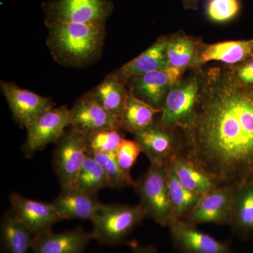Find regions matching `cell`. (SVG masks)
Segmentation results:
<instances>
[{
    "label": "cell",
    "instance_id": "cell-32",
    "mask_svg": "<svg viewBox=\"0 0 253 253\" xmlns=\"http://www.w3.org/2000/svg\"><path fill=\"white\" fill-rule=\"evenodd\" d=\"M230 67L240 82L248 85H253V58Z\"/></svg>",
    "mask_w": 253,
    "mask_h": 253
},
{
    "label": "cell",
    "instance_id": "cell-6",
    "mask_svg": "<svg viewBox=\"0 0 253 253\" xmlns=\"http://www.w3.org/2000/svg\"><path fill=\"white\" fill-rule=\"evenodd\" d=\"M44 23L106 24L114 5L111 0H47L42 4Z\"/></svg>",
    "mask_w": 253,
    "mask_h": 253
},
{
    "label": "cell",
    "instance_id": "cell-20",
    "mask_svg": "<svg viewBox=\"0 0 253 253\" xmlns=\"http://www.w3.org/2000/svg\"><path fill=\"white\" fill-rule=\"evenodd\" d=\"M240 239L253 236V175L236 184L231 225Z\"/></svg>",
    "mask_w": 253,
    "mask_h": 253
},
{
    "label": "cell",
    "instance_id": "cell-11",
    "mask_svg": "<svg viewBox=\"0 0 253 253\" xmlns=\"http://www.w3.org/2000/svg\"><path fill=\"white\" fill-rule=\"evenodd\" d=\"M70 111L71 127L86 135L106 129H122L119 118L105 110L89 92L81 96Z\"/></svg>",
    "mask_w": 253,
    "mask_h": 253
},
{
    "label": "cell",
    "instance_id": "cell-34",
    "mask_svg": "<svg viewBox=\"0 0 253 253\" xmlns=\"http://www.w3.org/2000/svg\"><path fill=\"white\" fill-rule=\"evenodd\" d=\"M201 0H181L183 6L186 9L196 10L199 8Z\"/></svg>",
    "mask_w": 253,
    "mask_h": 253
},
{
    "label": "cell",
    "instance_id": "cell-12",
    "mask_svg": "<svg viewBox=\"0 0 253 253\" xmlns=\"http://www.w3.org/2000/svg\"><path fill=\"white\" fill-rule=\"evenodd\" d=\"M134 135L151 164L166 166L179 154V141L176 131L164 127L158 122Z\"/></svg>",
    "mask_w": 253,
    "mask_h": 253
},
{
    "label": "cell",
    "instance_id": "cell-25",
    "mask_svg": "<svg viewBox=\"0 0 253 253\" xmlns=\"http://www.w3.org/2000/svg\"><path fill=\"white\" fill-rule=\"evenodd\" d=\"M33 234L10 211L1 224V244L6 253H28L32 249Z\"/></svg>",
    "mask_w": 253,
    "mask_h": 253
},
{
    "label": "cell",
    "instance_id": "cell-29",
    "mask_svg": "<svg viewBox=\"0 0 253 253\" xmlns=\"http://www.w3.org/2000/svg\"><path fill=\"white\" fill-rule=\"evenodd\" d=\"M122 129H106L86 135L88 152L116 154L125 139Z\"/></svg>",
    "mask_w": 253,
    "mask_h": 253
},
{
    "label": "cell",
    "instance_id": "cell-15",
    "mask_svg": "<svg viewBox=\"0 0 253 253\" xmlns=\"http://www.w3.org/2000/svg\"><path fill=\"white\" fill-rule=\"evenodd\" d=\"M94 240L91 232L82 227L54 233L48 231L33 238V253H84Z\"/></svg>",
    "mask_w": 253,
    "mask_h": 253
},
{
    "label": "cell",
    "instance_id": "cell-10",
    "mask_svg": "<svg viewBox=\"0 0 253 253\" xmlns=\"http://www.w3.org/2000/svg\"><path fill=\"white\" fill-rule=\"evenodd\" d=\"M0 87L15 121L21 127L26 129L41 115L54 107L51 98L23 89L16 83L1 81Z\"/></svg>",
    "mask_w": 253,
    "mask_h": 253
},
{
    "label": "cell",
    "instance_id": "cell-33",
    "mask_svg": "<svg viewBox=\"0 0 253 253\" xmlns=\"http://www.w3.org/2000/svg\"><path fill=\"white\" fill-rule=\"evenodd\" d=\"M131 248L132 253H158L156 248L152 246H143L138 244H132Z\"/></svg>",
    "mask_w": 253,
    "mask_h": 253
},
{
    "label": "cell",
    "instance_id": "cell-19",
    "mask_svg": "<svg viewBox=\"0 0 253 253\" xmlns=\"http://www.w3.org/2000/svg\"><path fill=\"white\" fill-rule=\"evenodd\" d=\"M253 58V39L221 42L214 44H200L197 68L210 61H220L226 65L239 64Z\"/></svg>",
    "mask_w": 253,
    "mask_h": 253
},
{
    "label": "cell",
    "instance_id": "cell-30",
    "mask_svg": "<svg viewBox=\"0 0 253 253\" xmlns=\"http://www.w3.org/2000/svg\"><path fill=\"white\" fill-rule=\"evenodd\" d=\"M241 8L240 0H208L206 14L212 22L227 23L239 14Z\"/></svg>",
    "mask_w": 253,
    "mask_h": 253
},
{
    "label": "cell",
    "instance_id": "cell-9",
    "mask_svg": "<svg viewBox=\"0 0 253 253\" xmlns=\"http://www.w3.org/2000/svg\"><path fill=\"white\" fill-rule=\"evenodd\" d=\"M235 190L236 184L219 186L201 196L183 221L196 226L202 224L230 226Z\"/></svg>",
    "mask_w": 253,
    "mask_h": 253
},
{
    "label": "cell",
    "instance_id": "cell-22",
    "mask_svg": "<svg viewBox=\"0 0 253 253\" xmlns=\"http://www.w3.org/2000/svg\"><path fill=\"white\" fill-rule=\"evenodd\" d=\"M88 92L108 112L121 119L129 90L114 73L108 74L98 85Z\"/></svg>",
    "mask_w": 253,
    "mask_h": 253
},
{
    "label": "cell",
    "instance_id": "cell-27",
    "mask_svg": "<svg viewBox=\"0 0 253 253\" xmlns=\"http://www.w3.org/2000/svg\"><path fill=\"white\" fill-rule=\"evenodd\" d=\"M74 186L95 195H97L101 190L111 188L104 169L89 152Z\"/></svg>",
    "mask_w": 253,
    "mask_h": 253
},
{
    "label": "cell",
    "instance_id": "cell-21",
    "mask_svg": "<svg viewBox=\"0 0 253 253\" xmlns=\"http://www.w3.org/2000/svg\"><path fill=\"white\" fill-rule=\"evenodd\" d=\"M171 162L178 179L191 192L202 196L219 187L214 178L184 156L176 154Z\"/></svg>",
    "mask_w": 253,
    "mask_h": 253
},
{
    "label": "cell",
    "instance_id": "cell-4",
    "mask_svg": "<svg viewBox=\"0 0 253 253\" xmlns=\"http://www.w3.org/2000/svg\"><path fill=\"white\" fill-rule=\"evenodd\" d=\"M166 166L150 165L147 172L136 181L134 188L146 217L160 226L169 228L176 220L168 193Z\"/></svg>",
    "mask_w": 253,
    "mask_h": 253
},
{
    "label": "cell",
    "instance_id": "cell-26",
    "mask_svg": "<svg viewBox=\"0 0 253 253\" xmlns=\"http://www.w3.org/2000/svg\"><path fill=\"white\" fill-rule=\"evenodd\" d=\"M166 181L176 221L183 220L194 208L201 196L186 189L178 179L171 161L166 166Z\"/></svg>",
    "mask_w": 253,
    "mask_h": 253
},
{
    "label": "cell",
    "instance_id": "cell-7",
    "mask_svg": "<svg viewBox=\"0 0 253 253\" xmlns=\"http://www.w3.org/2000/svg\"><path fill=\"white\" fill-rule=\"evenodd\" d=\"M53 153V167L62 189L76 184L88 154L86 134L71 127L56 143Z\"/></svg>",
    "mask_w": 253,
    "mask_h": 253
},
{
    "label": "cell",
    "instance_id": "cell-17",
    "mask_svg": "<svg viewBox=\"0 0 253 253\" xmlns=\"http://www.w3.org/2000/svg\"><path fill=\"white\" fill-rule=\"evenodd\" d=\"M172 85L167 70L134 76L126 83L128 90L136 98L161 110Z\"/></svg>",
    "mask_w": 253,
    "mask_h": 253
},
{
    "label": "cell",
    "instance_id": "cell-28",
    "mask_svg": "<svg viewBox=\"0 0 253 253\" xmlns=\"http://www.w3.org/2000/svg\"><path fill=\"white\" fill-rule=\"evenodd\" d=\"M96 159L104 169L111 189H121L123 188L134 187L136 181L131 175L126 174L117 162L116 154L105 153H89Z\"/></svg>",
    "mask_w": 253,
    "mask_h": 253
},
{
    "label": "cell",
    "instance_id": "cell-31",
    "mask_svg": "<svg viewBox=\"0 0 253 253\" xmlns=\"http://www.w3.org/2000/svg\"><path fill=\"white\" fill-rule=\"evenodd\" d=\"M142 152L140 145L134 139H123L116 152L118 165L126 174L131 175V169Z\"/></svg>",
    "mask_w": 253,
    "mask_h": 253
},
{
    "label": "cell",
    "instance_id": "cell-3",
    "mask_svg": "<svg viewBox=\"0 0 253 253\" xmlns=\"http://www.w3.org/2000/svg\"><path fill=\"white\" fill-rule=\"evenodd\" d=\"M146 217L140 204L99 205L91 217L94 240L101 244L117 246L122 244L136 226Z\"/></svg>",
    "mask_w": 253,
    "mask_h": 253
},
{
    "label": "cell",
    "instance_id": "cell-1",
    "mask_svg": "<svg viewBox=\"0 0 253 253\" xmlns=\"http://www.w3.org/2000/svg\"><path fill=\"white\" fill-rule=\"evenodd\" d=\"M179 154L219 186L253 175V85L240 82L229 65L200 68L192 117L176 129Z\"/></svg>",
    "mask_w": 253,
    "mask_h": 253
},
{
    "label": "cell",
    "instance_id": "cell-14",
    "mask_svg": "<svg viewBox=\"0 0 253 253\" xmlns=\"http://www.w3.org/2000/svg\"><path fill=\"white\" fill-rule=\"evenodd\" d=\"M169 229L178 253H236L227 241L214 239L186 221H176Z\"/></svg>",
    "mask_w": 253,
    "mask_h": 253
},
{
    "label": "cell",
    "instance_id": "cell-24",
    "mask_svg": "<svg viewBox=\"0 0 253 253\" xmlns=\"http://www.w3.org/2000/svg\"><path fill=\"white\" fill-rule=\"evenodd\" d=\"M161 111L138 99L129 91L120 119L122 129L134 134L154 124L155 116Z\"/></svg>",
    "mask_w": 253,
    "mask_h": 253
},
{
    "label": "cell",
    "instance_id": "cell-2",
    "mask_svg": "<svg viewBox=\"0 0 253 253\" xmlns=\"http://www.w3.org/2000/svg\"><path fill=\"white\" fill-rule=\"evenodd\" d=\"M46 46L53 59L66 67L83 68L99 59L106 24L47 22Z\"/></svg>",
    "mask_w": 253,
    "mask_h": 253
},
{
    "label": "cell",
    "instance_id": "cell-13",
    "mask_svg": "<svg viewBox=\"0 0 253 253\" xmlns=\"http://www.w3.org/2000/svg\"><path fill=\"white\" fill-rule=\"evenodd\" d=\"M9 199L11 212L33 236L51 231L53 226L63 220L51 204L27 199L18 193H12Z\"/></svg>",
    "mask_w": 253,
    "mask_h": 253
},
{
    "label": "cell",
    "instance_id": "cell-5",
    "mask_svg": "<svg viewBox=\"0 0 253 253\" xmlns=\"http://www.w3.org/2000/svg\"><path fill=\"white\" fill-rule=\"evenodd\" d=\"M200 68L191 69L189 76L171 86L158 121L161 126L176 130L189 123L199 94Z\"/></svg>",
    "mask_w": 253,
    "mask_h": 253
},
{
    "label": "cell",
    "instance_id": "cell-8",
    "mask_svg": "<svg viewBox=\"0 0 253 253\" xmlns=\"http://www.w3.org/2000/svg\"><path fill=\"white\" fill-rule=\"evenodd\" d=\"M71 126V111L66 106L53 107L26 128L27 137L21 146L23 154L31 158L47 145L56 144Z\"/></svg>",
    "mask_w": 253,
    "mask_h": 253
},
{
    "label": "cell",
    "instance_id": "cell-18",
    "mask_svg": "<svg viewBox=\"0 0 253 253\" xmlns=\"http://www.w3.org/2000/svg\"><path fill=\"white\" fill-rule=\"evenodd\" d=\"M51 204L63 220H91L101 203L97 199V195L73 186L62 189L61 194Z\"/></svg>",
    "mask_w": 253,
    "mask_h": 253
},
{
    "label": "cell",
    "instance_id": "cell-23",
    "mask_svg": "<svg viewBox=\"0 0 253 253\" xmlns=\"http://www.w3.org/2000/svg\"><path fill=\"white\" fill-rule=\"evenodd\" d=\"M201 41L194 37L177 33L168 36L167 52L168 68L184 70L197 68V56Z\"/></svg>",
    "mask_w": 253,
    "mask_h": 253
},
{
    "label": "cell",
    "instance_id": "cell-16",
    "mask_svg": "<svg viewBox=\"0 0 253 253\" xmlns=\"http://www.w3.org/2000/svg\"><path fill=\"white\" fill-rule=\"evenodd\" d=\"M168 39V36L160 37L146 51L113 73L126 85L129 78L134 76L154 71H166L168 68L166 52Z\"/></svg>",
    "mask_w": 253,
    "mask_h": 253
}]
</instances>
